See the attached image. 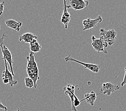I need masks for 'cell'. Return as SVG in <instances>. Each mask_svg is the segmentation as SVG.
I'll return each mask as SVG.
<instances>
[{"instance_id": "obj_16", "label": "cell", "mask_w": 126, "mask_h": 111, "mask_svg": "<svg viewBox=\"0 0 126 111\" xmlns=\"http://www.w3.org/2000/svg\"><path fill=\"white\" fill-rule=\"evenodd\" d=\"M4 5H5V2L3 1L2 3H0V16H2L3 13V11L4 9Z\"/></svg>"}, {"instance_id": "obj_5", "label": "cell", "mask_w": 126, "mask_h": 111, "mask_svg": "<svg viewBox=\"0 0 126 111\" xmlns=\"http://www.w3.org/2000/svg\"><path fill=\"white\" fill-rule=\"evenodd\" d=\"M67 9L72 8L75 10H80L88 8L89 2L85 0H69L65 1Z\"/></svg>"}, {"instance_id": "obj_19", "label": "cell", "mask_w": 126, "mask_h": 111, "mask_svg": "<svg viewBox=\"0 0 126 111\" xmlns=\"http://www.w3.org/2000/svg\"><path fill=\"white\" fill-rule=\"evenodd\" d=\"M17 111H20V110H19V109H18Z\"/></svg>"}, {"instance_id": "obj_6", "label": "cell", "mask_w": 126, "mask_h": 111, "mask_svg": "<svg viewBox=\"0 0 126 111\" xmlns=\"http://www.w3.org/2000/svg\"><path fill=\"white\" fill-rule=\"evenodd\" d=\"M65 61L66 62H74L77 63H79V64H80L81 65L83 66L85 68L88 69V70L91 71L92 72L95 73H98L100 69V66L99 65L94 64H88V63L81 62L80 61H77V60L71 57V56H68L67 57H66L65 58Z\"/></svg>"}, {"instance_id": "obj_9", "label": "cell", "mask_w": 126, "mask_h": 111, "mask_svg": "<svg viewBox=\"0 0 126 111\" xmlns=\"http://www.w3.org/2000/svg\"><path fill=\"white\" fill-rule=\"evenodd\" d=\"M75 85H71L70 84H67V86H65L63 90L64 91V94L70 97L71 102V110L73 111H78L76 108L74 106V100L76 95L75 94Z\"/></svg>"}, {"instance_id": "obj_7", "label": "cell", "mask_w": 126, "mask_h": 111, "mask_svg": "<svg viewBox=\"0 0 126 111\" xmlns=\"http://www.w3.org/2000/svg\"><path fill=\"white\" fill-rule=\"evenodd\" d=\"M120 86L119 85H113L111 82H107L103 84L102 87L100 89V92L97 95L103 94L104 95L110 96L113 92L119 90Z\"/></svg>"}, {"instance_id": "obj_1", "label": "cell", "mask_w": 126, "mask_h": 111, "mask_svg": "<svg viewBox=\"0 0 126 111\" xmlns=\"http://www.w3.org/2000/svg\"><path fill=\"white\" fill-rule=\"evenodd\" d=\"M28 64H27L26 71L29 77L32 79L34 84V88H37V82L40 79L39 76V70L37 62L35 61L34 53L30 52L29 56L26 57Z\"/></svg>"}, {"instance_id": "obj_3", "label": "cell", "mask_w": 126, "mask_h": 111, "mask_svg": "<svg viewBox=\"0 0 126 111\" xmlns=\"http://www.w3.org/2000/svg\"><path fill=\"white\" fill-rule=\"evenodd\" d=\"M117 33L114 29L105 30L104 28L100 29V38L105 41L110 46L114 44L116 40Z\"/></svg>"}, {"instance_id": "obj_20", "label": "cell", "mask_w": 126, "mask_h": 111, "mask_svg": "<svg viewBox=\"0 0 126 111\" xmlns=\"http://www.w3.org/2000/svg\"><path fill=\"white\" fill-rule=\"evenodd\" d=\"M0 28H1V26H0Z\"/></svg>"}, {"instance_id": "obj_10", "label": "cell", "mask_w": 126, "mask_h": 111, "mask_svg": "<svg viewBox=\"0 0 126 111\" xmlns=\"http://www.w3.org/2000/svg\"><path fill=\"white\" fill-rule=\"evenodd\" d=\"M4 61V65H5V70L2 73V80L7 79L9 81V85L11 86H13L16 85L18 83L17 80H15L14 79V76L11 73V72L8 70V67L7 65V62L5 60Z\"/></svg>"}, {"instance_id": "obj_13", "label": "cell", "mask_w": 126, "mask_h": 111, "mask_svg": "<svg viewBox=\"0 0 126 111\" xmlns=\"http://www.w3.org/2000/svg\"><path fill=\"white\" fill-rule=\"evenodd\" d=\"M38 37L31 33H26L20 35L19 37V41L20 42L23 41L26 43H30L32 41L37 40Z\"/></svg>"}, {"instance_id": "obj_8", "label": "cell", "mask_w": 126, "mask_h": 111, "mask_svg": "<svg viewBox=\"0 0 126 111\" xmlns=\"http://www.w3.org/2000/svg\"><path fill=\"white\" fill-rule=\"evenodd\" d=\"M103 22V18L101 16H98L95 19H91L88 18L83 21V25L84 26L83 31H87L92 28H97L98 24Z\"/></svg>"}, {"instance_id": "obj_18", "label": "cell", "mask_w": 126, "mask_h": 111, "mask_svg": "<svg viewBox=\"0 0 126 111\" xmlns=\"http://www.w3.org/2000/svg\"><path fill=\"white\" fill-rule=\"evenodd\" d=\"M0 109L3 110L4 111H8V108L5 106H4V105H3V104L1 103V101H0Z\"/></svg>"}, {"instance_id": "obj_2", "label": "cell", "mask_w": 126, "mask_h": 111, "mask_svg": "<svg viewBox=\"0 0 126 111\" xmlns=\"http://www.w3.org/2000/svg\"><path fill=\"white\" fill-rule=\"evenodd\" d=\"M5 37H8V36H6L5 34H2V37L0 38V48H1V51L2 53L3 58L2 59L5 60L7 62H8L9 65L11 73L13 74V75L14 76L15 74L14 73L13 70V56H12V54L10 52V51L8 49V48L3 44V41L4 38Z\"/></svg>"}, {"instance_id": "obj_4", "label": "cell", "mask_w": 126, "mask_h": 111, "mask_svg": "<svg viewBox=\"0 0 126 111\" xmlns=\"http://www.w3.org/2000/svg\"><path fill=\"white\" fill-rule=\"evenodd\" d=\"M91 40V45L95 51H96L98 53L103 52L105 54L107 53V51L106 49L109 44L105 41H104L100 38H97L94 36H92Z\"/></svg>"}, {"instance_id": "obj_17", "label": "cell", "mask_w": 126, "mask_h": 111, "mask_svg": "<svg viewBox=\"0 0 126 111\" xmlns=\"http://www.w3.org/2000/svg\"><path fill=\"white\" fill-rule=\"evenodd\" d=\"M125 76H124V80H123L122 82V83L121 84V86H124L126 85V67H125Z\"/></svg>"}, {"instance_id": "obj_14", "label": "cell", "mask_w": 126, "mask_h": 111, "mask_svg": "<svg viewBox=\"0 0 126 111\" xmlns=\"http://www.w3.org/2000/svg\"><path fill=\"white\" fill-rule=\"evenodd\" d=\"M30 45V49L31 50V52H39L41 48V46L39 43L37 41V40H34L32 41L29 44Z\"/></svg>"}, {"instance_id": "obj_11", "label": "cell", "mask_w": 126, "mask_h": 111, "mask_svg": "<svg viewBox=\"0 0 126 111\" xmlns=\"http://www.w3.org/2000/svg\"><path fill=\"white\" fill-rule=\"evenodd\" d=\"M97 94H96L94 91L88 92L85 94L84 98L80 100V103L83 101H86V103L90 105L91 106H94L95 101L97 99Z\"/></svg>"}, {"instance_id": "obj_15", "label": "cell", "mask_w": 126, "mask_h": 111, "mask_svg": "<svg viewBox=\"0 0 126 111\" xmlns=\"http://www.w3.org/2000/svg\"><path fill=\"white\" fill-rule=\"evenodd\" d=\"M25 86L28 88H32L34 86V84L33 81L30 77H27L25 78Z\"/></svg>"}, {"instance_id": "obj_12", "label": "cell", "mask_w": 126, "mask_h": 111, "mask_svg": "<svg viewBox=\"0 0 126 111\" xmlns=\"http://www.w3.org/2000/svg\"><path fill=\"white\" fill-rule=\"evenodd\" d=\"M5 24L8 27L15 30L18 32L20 31V27L23 25L22 22H17V21L13 19L7 20L5 22Z\"/></svg>"}]
</instances>
